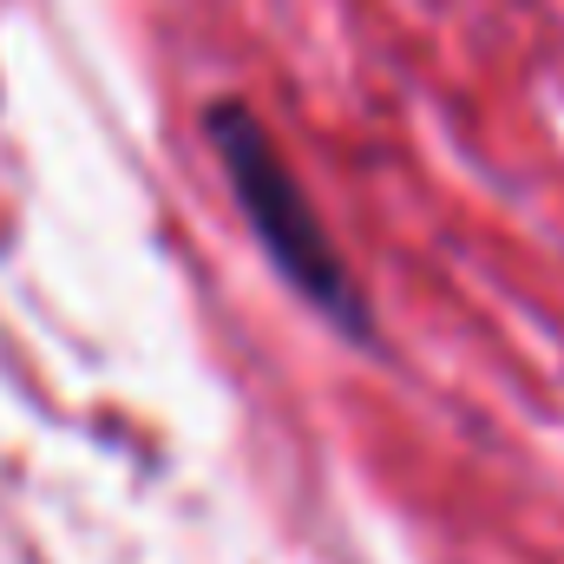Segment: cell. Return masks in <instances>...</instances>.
Segmentation results:
<instances>
[{
	"label": "cell",
	"mask_w": 564,
	"mask_h": 564,
	"mask_svg": "<svg viewBox=\"0 0 564 564\" xmlns=\"http://www.w3.org/2000/svg\"><path fill=\"white\" fill-rule=\"evenodd\" d=\"M204 139H210L217 164H224V184H230V197H237L250 237H257L263 257L276 263V276L289 282L315 315H328L335 328L368 335V302H361V289L348 276V263H341V250H335L322 210L308 204L302 177L289 171L282 144L270 139V126H263L243 99H210V106H204Z\"/></svg>",
	"instance_id": "obj_1"
}]
</instances>
